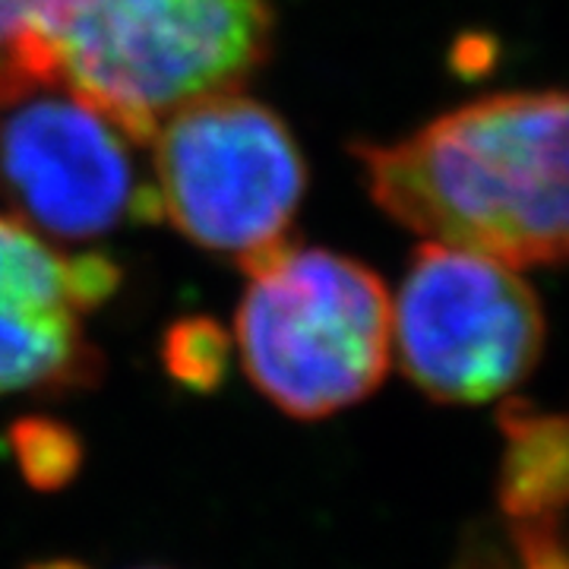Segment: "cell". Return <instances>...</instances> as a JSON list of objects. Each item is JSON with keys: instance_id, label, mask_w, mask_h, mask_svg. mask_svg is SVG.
I'll return each mask as SVG.
<instances>
[{"instance_id": "6", "label": "cell", "mask_w": 569, "mask_h": 569, "mask_svg": "<svg viewBox=\"0 0 569 569\" xmlns=\"http://www.w3.org/2000/svg\"><path fill=\"white\" fill-rule=\"evenodd\" d=\"M0 127V183L26 222L54 238H96L123 222H159L123 133L99 108L58 86L29 92Z\"/></svg>"}, {"instance_id": "2", "label": "cell", "mask_w": 569, "mask_h": 569, "mask_svg": "<svg viewBox=\"0 0 569 569\" xmlns=\"http://www.w3.org/2000/svg\"><path fill=\"white\" fill-rule=\"evenodd\" d=\"M269 0H48L51 86L149 142L178 108L234 92L269 51Z\"/></svg>"}, {"instance_id": "8", "label": "cell", "mask_w": 569, "mask_h": 569, "mask_svg": "<svg viewBox=\"0 0 569 569\" xmlns=\"http://www.w3.org/2000/svg\"><path fill=\"white\" fill-rule=\"evenodd\" d=\"M497 421L507 440L497 500L509 526L560 519L567 503V421L519 399L500 408Z\"/></svg>"}, {"instance_id": "3", "label": "cell", "mask_w": 569, "mask_h": 569, "mask_svg": "<svg viewBox=\"0 0 569 569\" xmlns=\"http://www.w3.org/2000/svg\"><path fill=\"white\" fill-rule=\"evenodd\" d=\"M234 346L250 383L284 415L317 421L383 383L389 291L365 263L284 241L247 266Z\"/></svg>"}, {"instance_id": "11", "label": "cell", "mask_w": 569, "mask_h": 569, "mask_svg": "<svg viewBox=\"0 0 569 569\" xmlns=\"http://www.w3.org/2000/svg\"><path fill=\"white\" fill-rule=\"evenodd\" d=\"M162 361L178 387L190 392H216L228 373L231 342L219 323L190 317L164 332Z\"/></svg>"}, {"instance_id": "5", "label": "cell", "mask_w": 569, "mask_h": 569, "mask_svg": "<svg viewBox=\"0 0 569 569\" xmlns=\"http://www.w3.org/2000/svg\"><path fill=\"white\" fill-rule=\"evenodd\" d=\"M389 342L427 399L485 406L535 370L545 313L516 266L427 241L389 301Z\"/></svg>"}, {"instance_id": "7", "label": "cell", "mask_w": 569, "mask_h": 569, "mask_svg": "<svg viewBox=\"0 0 569 569\" xmlns=\"http://www.w3.org/2000/svg\"><path fill=\"white\" fill-rule=\"evenodd\" d=\"M121 282L102 253L63 257L20 219L0 216V396L86 387L99 355L80 317Z\"/></svg>"}, {"instance_id": "13", "label": "cell", "mask_w": 569, "mask_h": 569, "mask_svg": "<svg viewBox=\"0 0 569 569\" xmlns=\"http://www.w3.org/2000/svg\"><path fill=\"white\" fill-rule=\"evenodd\" d=\"M456 569H516V567L509 563L503 553H497V550H490V548H478V550H468Z\"/></svg>"}, {"instance_id": "9", "label": "cell", "mask_w": 569, "mask_h": 569, "mask_svg": "<svg viewBox=\"0 0 569 569\" xmlns=\"http://www.w3.org/2000/svg\"><path fill=\"white\" fill-rule=\"evenodd\" d=\"M48 0H0V104L51 86V67L41 41Z\"/></svg>"}, {"instance_id": "12", "label": "cell", "mask_w": 569, "mask_h": 569, "mask_svg": "<svg viewBox=\"0 0 569 569\" xmlns=\"http://www.w3.org/2000/svg\"><path fill=\"white\" fill-rule=\"evenodd\" d=\"M509 535L516 548V569H567L560 519L516 522L509 526Z\"/></svg>"}, {"instance_id": "1", "label": "cell", "mask_w": 569, "mask_h": 569, "mask_svg": "<svg viewBox=\"0 0 569 569\" xmlns=\"http://www.w3.org/2000/svg\"><path fill=\"white\" fill-rule=\"evenodd\" d=\"M373 203L433 244L509 266L567 253V99L503 92L361 152Z\"/></svg>"}, {"instance_id": "14", "label": "cell", "mask_w": 569, "mask_h": 569, "mask_svg": "<svg viewBox=\"0 0 569 569\" xmlns=\"http://www.w3.org/2000/svg\"><path fill=\"white\" fill-rule=\"evenodd\" d=\"M26 569H89L80 560H70V557H58V560H41V563H32Z\"/></svg>"}, {"instance_id": "10", "label": "cell", "mask_w": 569, "mask_h": 569, "mask_svg": "<svg viewBox=\"0 0 569 569\" xmlns=\"http://www.w3.org/2000/svg\"><path fill=\"white\" fill-rule=\"evenodd\" d=\"M22 478L36 490H61L82 466L80 437L48 415H26L7 433Z\"/></svg>"}, {"instance_id": "4", "label": "cell", "mask_w": 569, "mask_h": 569, "mask_svg": "<svg viewBox=\"0 0 569 569\" xmlns=\"http://www.w3.org/2000/svg\"><path fill=\"white\" fill-rule=\"evenodd\" d=\"M149 142L159 219L183 238L244 269L288 241L307 168L279 114L234 89L178 108Z\"/></svg>"}]
</instances>
